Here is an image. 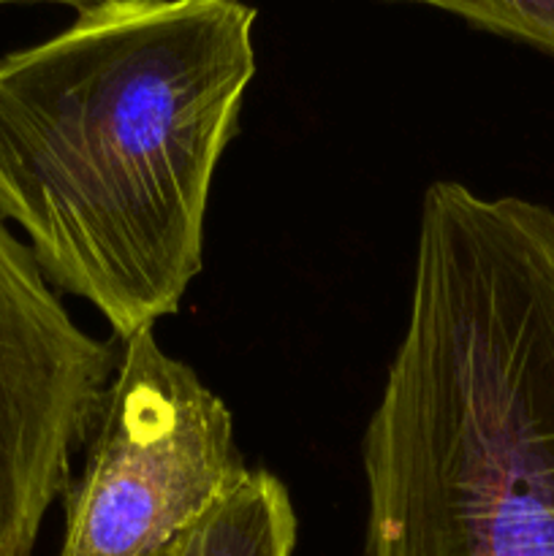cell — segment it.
<instances>
[{
  "label": "cell",
  "mask_w": 554,
  "mask_h": 556,
  "mask_svg": "<svg viewBox=\"0 0 554 556\" xmlns=\"http://www.w3.org/2000/svg\"><path fill=\"white\" fill-rule=\"evenodd\" d=\"M255 20L244 0H106L0 58V217L119 342L199 277Z\"/></svg>",
  "instance_id": "1"
},
{
  "label": "cell",
  "mask_w": 554,
  "mask_h": 556,
  "mask_svg": "<svg viewBox=\"0 0 554 556\" xmlns=\"http://www.w3.org/2000/svg\"><path fill=\"white\" fill-rule=\"evenodd\" d=\"M364 556H554V212L429 185L364 432Z\"/></svg>",
  "instance_id": "2"
},
{
  "label": "cell",
  "mask_w": 554,
  "mask_h": 556,
  "mask_svg": "<svg viewBox=\"0 0 554 556\" xmlns=\"http://www.w3.org/2000/svg\"><path fill=\"white\" fill-rule=\"evenodd\" d=\"M226 402L144 329L119 362L65 492L58 556H155L244 478Z\"/></svg>",
  "instance_id": "3"
},
{
  "label": "cell",
  "mask_w": 554,
  "mask_h": 556,
  "mask_svg": "<svg viewBox=\"0 0 554 556\" xmlns=\"http://www.w3.org/2000/svg\"><path fill=\"white\" fill-rule=\"evenodd\" d=\"M119 353L74 324L30 248L0 217V556H33L71 486Z\"/></svg>",
  "instance_id": "4"
},
{
  "label": "cell",
  "mask_w": 554,
  "mask_h": 556,
  "mask_svg": "<svg viewBox=\"0 0 554 556\" xmlns=\"http://www.w3.org/2000/svg\"><path fill=\"white\" fill-rule=\"evenodd\" d=\"M297 510L286 483L248 470L199 521L155 556H293Z\"/></svg>",
  "instance_id": "5"
},
{
  "label": "cell",
  "mask_w": 554,
  "mask_h": 556,
  "mask_svg": "<svg viewBox=\"0 0 554 556\" xmlns=\"http://www.w3.org/2000/svg\"><path fill=\"white\" fill-rule=\"evenodd\" d=\"M449 11L487 33L532 43L554 54V0H396Z\"/></svg>",
  "instance_id": "6"
},
{
  "label": "cell",
  "mask_w": 554,
  "mask_h": 556,
  "mask_svg": "<svg viewBox=\"0 0 554 556\" xmlns=\"http://www.w3.org/2000/svg\"><path fill=\"white\" fill-rule=\"evenodd\" d=\"M33 3L63 5V9L76 11V14H85V11L96 9V5L106 3V0H0V9H3V5H33Z\"/></svg>",
  "instance_id": "7"
}]
</instances>
